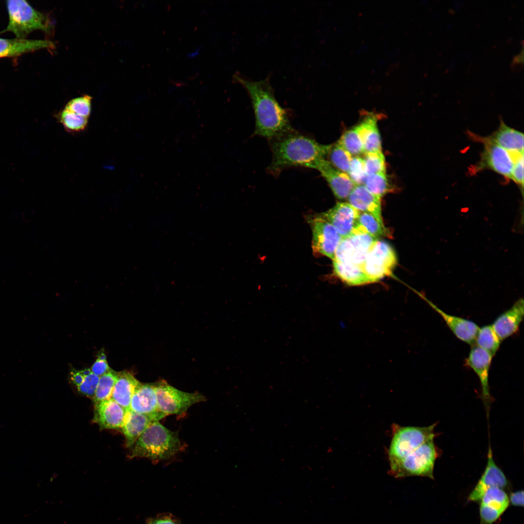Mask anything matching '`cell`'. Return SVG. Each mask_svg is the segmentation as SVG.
<instances>
[{
	"label": "cell",
	"instance_id": "cell-9",
	"mask_svg": "<svg viewBox=\"0 0 524 524\" xmlns=\"http://www.w3.org/2000/svg\"><path fill=\"white\" fill-rule=\"evenodd\" d=\"M482 141L484 144V150L475 168L478 170L488 168L510 179L515 159L524 153L510 152L487 138Z\"/></svg>",
	"mask_w": 524,
	"mask_h": 524
},
{
	"label": "cell",
	"instance_id": "cell-26",
	"mask_svg": "<svg viewBox=\"0 0 524 524\" xmlns=\"http://www.w3.org/2000/svg\"><path fill=\"white\" fill-rule=\"evenodd\" d=\"M354 229L366 232L376 239L389 236L390 234L382 217L368 212H359Z\"/></svg>",
	"mask_w": 524,
	"mask_h": 524
},
{
	"label": "cell",
	"instance_id": "cell-1",
	"mask_svg": "<svg viewBox=\"0 0 524 524\" xmlns=\"http://www.w3.org/2000/svg\"><path fill=\"white\" fill-rule=\"evenodd\" d=\"M234 81L248 94L255 117L254 133L271 140L293 131L287 113L276 99L269 77L259 81L244 78L236 73Z\"/></svg>",
	"mask_w": 524,
	"mask_h": 524
},
{
	"label": "cell",
	"instance_id": "cell-27",
	"mask_svg": "<svg viewBox=\"0 0 524 524\" xmlns=\"http://www.w3.org/2000/svg\"><path fill=\"white\" fill-rule=\"evenodd\" d=\"M479 503L480 505L496 509L502 513L509 505L508 496L506 491L496 487L486 490Z\"/></svg>",
	"mask_w": 524,
	"mask_h": 524
},
{
	"label": "cell",
	"instance_id": "cell-24",
	"mask_svg": "<svg viewBox=\"0 0 524 524\" xmlns=\"http://www.w3.org/2000/svg\"><path fill=\"white\" fill-rule=\"evenodd\" d=\"M511 153H524V134L501 122L499 128L487 138Z\"/></svg>",
	"mask_w": 524,
	"mask_h": 524
},
{
	"label": "cell",
	"instance_id": "cell-7",
	"mask_svg": "<svg viewBox=\"0 0 524 524\" xmlns=\"http://www.w3.org/2000/svg\"><path fill=\"white\" fill-rule=\"evenodd\" d=\"M158 409L165 416L182 415L192 405L205 401V397L198 392L180 391L164 380L155 383Z\"/></svg>",
	"mask_w": 524,
	"mask_h": 524
},
{
	"label": "cell",
	"instance_id": "cell-3",
	"mask_svg": "<svg viewBox=\"0 0 524 524\" xmlns=\"http://www.w3.org/2000/svg\"><path fill=\"white\" fill-rule=\"evenodd\" d=\"M131 447V458H144L159 462L174 456L182 450L183 445L177 432L154 421Z\"/></svg>",
	"mask_w": 524,
	"mask_h": 524
},
{
	"label": "cell",
	"instance_id": "cell-41",
	"mask_svg": "<svg viewBox=\"0 0 524 524\" xmlns=\"http://www.w3.org/2000/svg\"><path fill=\"white\" fill-rule=\"evenodd\" d=\"M510 179L523 187L524 185V154L515 159Z\"/></svg>",
	"mask_w": 524,
	"mask_h": 524
},
{
	"label": "cell",
	"instance_id": "cell-5",
	"mask_svg": "<svg viewBox=\"0 0 524 524\" xmlns=\"http://www.w3.org/2000/svg\"><path fill=\"white\" fill-rule=\"evenodd\" d=\"M9 22L6 31L13 33L18 39H25L31 32L41 30L49 33L52 24L43 13L34 9L24 0L6 1Z\"/></svg>",
	"mask_w": 524,
	"mask_h": 524
},
{
	"label": "cell",
	"instance_id": "cell-13",
	"mask_svg": "<svg viewBox=\"0 0 524 524\" xmlns=\"http://www.w3.org/2000/svg\"><path fill=\"white\" fill-rule=\"evenodd\" d=\"M359 213L349 203L338 202L321 215L334 227L342 238H345L352 233Z\"/></svg>",
	"mask_w": 524,
	"mask_h": 524
},
{
	"label": "cell",
	"instance_id": "cell-14",
	"mask_svg": "<svg viewBox=\"0 0 524 524\" xmlns=\"http://www.w3.org/2000/svg\"><path fill=\"white\" fill-rule=\"evenodd\" d=\"M314 169L320 172L339 199L347 198L356 185L347 174L336 169L326 159L318 162Z\"/></svg>",
	"mask_w": 524,
	"mask_h": 524
},
{
	"label": "cell",
	"instance_id": "cell-29",
	"mask_svg": "<svg viewBox=\"0 0 524 524\" xmlns=\"http://www.w3.org/2000/svg\"><path fill=\"white\" fill-rule=\"evenodd\" d=\"M117 373L111 369L99 377L93 398L95 404L111 398L113 389L117 377Z\"/></svg>",
	"mask_w": 524,
	"mask_h": 524
},
{
	"label": "cell",
	"instance_id": "cell-19",
	"mask_svg": "<svg viewBox=\"0 0 524 524\" xmlns=\"http://www.w3.org/2000/svg\"><path fill=\"white\" fill-rule=\"evenodd\" d=\"M53 42L47 40L0 38V58L13 57L43 49H54Z\"/></svg>",
	"mask_w": 524,
	"mask_h": 524
},
{
	"label": "cell",
	"instance_id": "cell-12",
	"mask_svg": "<svg viewBox=\"0 0 524 524\" xmlns=\"http://www.w3.org/2000/svg\"><path fill=\"white\" fill-rule=\"evenodd\" d=\"M493 357L488 351L474 345L465 360V365L470 367L479 378L482 398L487 408L491 401L489 377Z\"/></svg>",
	"mask_w": 524,
	"mask_h": 524
},
{
	"label": "cell",
	"instance_id": "cell-34",
	"mask_svg": "<svg viewBox=\"0 0 524 524\" xmlns=\"http://www.w3.org/2000/svg\"><path fill=\"white\" fill-rule=\"evenodd\" d=\"M363 158L367 175L386 173L385 157L382 151L365 153Z\"/></svg>",
	"mask_w": 524,
	"mask_h": 524
},
{
	"label": "cell",
	"instance_id": "cell-8",
	"mask_svg": "<svg viewBox=\"0 0 524 524\" xmlns=\"http://www.w3.org/2000/svg\"><path fill=\"white\" fill-rule=\"evenodd\" d=\"M397 263L393 247L385 241L377 240L368 252L361 268L373 283L391 276Z\"/></svg>",
	"mask_w": 524,
	"mask_h": 524
},
{
	"label": "cell",
	"instance_id": "cell-20",
	"mask_svg": "<svg viewBox=\"0 0 524 524\" xmlns=\"http://www.w3.org/2000/svg\"><path fill=\"white\" fill-rule=\"evenodd\" d=\"M347 198L348 203L359 212L382 217L380 197L370 192L364 185H356Z\"/></svg>",
	"mask_w": 524,
	"mask_h": 524
},
{
	"label": "cell",
	"instance_id": "cell-33",
	"mask_svg": "<svg viewBox=\"0 0 524 524\" xmlns=\"http://www.w3.org/2000/svg\"><path fill=\"white\" fill-rule=\"evenodd\" d=\"M337 142L351 155L357 156L364 153L363 143L356 126L344 132Z\"/></svg>",
	"mask_w": 524,
	"mask_h": 524
},
{
	"label": "cell",
	"instance_id": "cell-22",
	"mask_svg": "<svg viewBox=\"0 0 524 524\" xmlns=\"http://www.w3.org/2000/svg\"><path fill=\"white\" fill-rule=\"evenodd\" d=\"M140 382L130 372L117 373L111 398L125 410L130 409L133 395Z\"/></svg>",
	"mask_w": 524,
	"mask_h": 524
},
{
	"label": "cell",
	"instance_id": "cell-17",
	"mask_svg": "<svg viewBox=\"0 0 524 524\" xmlns=\"http://www.w3.org/2000/svg\"><path fill=\"white\" fill-rule=\"evenodd\" d=\"M524 299L516 301L508 310L499 315L491 325L501 341L518 330L524 315Z\"/></svg>",
	"mask_w": 524,
	"mask_h": 524
},
{
	"label": "cell",
	"instance_id": "cell-31",
	"mask_svg": "<svg viewBox=\"0 0 524 524\" xmlns=\"http://www.w3.org/2000/svg\"><path fill=\"white\" fill-rule=\"evenodd\" d=\"M328 156L334 167L347 174L352 156L338 142L332 145Z\"/></svg>",
	"mask_w": 524,
	"mask_h": 524
},
{
	"label": "cell",
	"instance_id": "cell-23",
	"mask_svg": "<svg viewBox=\"0 0 524 524\" xmlns=\"http://www.w3.org/2000/svg\"><path fill=\"white\" fill-rule=\"evenodd\" d=\"M377 115L368 113L356 127L361 137L364 153L381 151L380 135L377 126Z\"/></svg>",
	"mask_w": 524,
	"mask_h": 524
},
{
	"label": "cell",
	"instance_id": "cell-36",
	"mask_svg": "<svg viewBox=\"0 0 524 524\" xmlns=\"http://www.w3.org/2000/svg\"><path fill=\"white\" fill-rule=\"evenodd\" d=\"M92 99V97L87 95L77 97L69 100L65 108L88 118L91 111Z\"/></svg>",
	"mask_w": 524,
	"mask_h": 524
},
{
	"label": "cell",
	"instance_id": "cell-35",
	"mask_svg": "<svg viewBox=\"0 0 524 524\" xmlns=\"http://www.w3.org/2000/svg\"><path fill=\"white\" fill-rule=\"evenodd\" d=\"M348 238L355 250L366 254L375 242L378 240L366 232L356 229H353Z\"/></svg>",
	"mask_w": 524,
	"mask_h": 524
},
{
	"label": "cell",
	"instance_id": "cell-15",
	"mask_svg": "<svg viewBox=\"0 0 524 524\" xmlns=\"http://www.w3.org/2000/svg\"><path fill=\"white\" fill-rule=\"evenodd\" d=\"M130 409L159 421L165 415L158 409L155 383H140L132 397Z\"/></svg>",
	"mask_w": 524,
	"mask_h": 524
},
{
	"label": "cell",
	"instance_id": "cell-30",
	"mask_svg": "<svg viewBox=\"0 0 524 524\" xmlns=\"http://www.w3.org/2000/svg\"><path fill=\"white\" fill-rule=\"evenodd\" d=\"M57 117L66 130L69 132H79L84 131L88 123V118L80 116L64 108Z\"/></svg>",
	"mask_w": 524,
	"mask_h": 524
},
{
	"label": "cell",
	"instance_id": "cell-16",
	"mask_svg": "<svg viewBox=\"0 0 524 524\" xmlns=\"http://www.w3.org/2000/svg\"><path fill=\"white\" fill-rule=\"evenodd\" d=\"M422 298L440 314L457 338L472 346L475 345L479 328L477 324L470 320L448 314L427 298Z\"/></svg>",
	"mask_w": 524,
	"mask_h": 524
},
{
	"label": "cell",
	"instance_id": "cell-10",
	"mask_svg": "<svg viewBox=\"0 0 524 524\" xmlns=\"http://www.w3.org/2000/svg\"><path fill=\"white\" fill-rule=\"evenodd\" d=\"M313 252L327 256L332 261L336 249L342 239L334 227L321 215L311 220Z\"/></svg>",
	"mask_w": 524,
	"mask_h": 524
},
{
	"label": "cell",
	"instance_id": "cell-46",
	"mask_svg": "<svg viewBox=\"0 0 524 524\" xmlns=\"http://www.w3.org/2000/svg\"><path fill=\"white\" fill-rule=\"evenodd\" d=\"M513 63H516H516L517 64L518 63H523V52L521 54H519V55H516L515 56V57L514 58L513 60Z\"/></svg>",
	"mask_w": 524,
	"mask_h": 524
},
{
	"label": "cell",
	"instance_id": "cell-4",
	"mask_svg": "<svg viewBox=\"0 0 524 524\" xmlns=\"http://www.w3.org/2000/svg\"><path fill=\"white\" fill-rule=\"evenodd\" d=\"M438 455L434 439H431L401 459L390 463L388 473L396 478L421 476L434 479L433 471Z\"/></svg>",
	"mask_w": 524,
	"mask_h": 524
},
{
	"label": "cell",
	"instance_id": "cell-38",
	"mask_svg": "<svg viewBox=\"0 0 524 524\" xmlns=\"http://www.w3.org/2000/svg\"><path fill=\"white\" fill-rule=\"evenodd\" d=\"M84 375L82 383L77 388L79 393L93 398L99 381V377L93 373L90 369L82 370Z\"/></svg>",
	"mask_w": 524,
	"mask_h": 524
},
{
	"label": "cell",
	"instance_id": "cell-28",
	"mask_svg": "<svg viewBox=\"0 0 524 524\" xmlns=\"http://www.w3.org/2000/svg\"><path fill=\"white\" fill-rule=\"evenodd\" d=\"M501 341L491 325L479 327L475 345L494 356L499 349Z\"/></svg>",
	"mask_w": 524,
	"mask_h": 524
},
{
	"label": "cell",
	"instance_id": "cell-37",
	"mask_svg": "<svg viewBox=\"0 0 524 524\" xmlns=\"http://www.w3.org/2000/svg\"><path fill=\"white\" fill-rule=\"evenodd\" d=\"M347 175L356 185H363L367 175L362 158L352 157Z\"/></svg>",
	"mask_w": 524,
	"mask_h": 524
},
{
	"label": "cell",
	"instance_id": "cell-44",
	"mask_svg": "<svg viewBox=\"0 0 524 524\" xmlns=\"http://www.w3.org/2000/svg\"><path fill=\"white\" fill-rule=\"evenodd\" d=\"M84 375L82 370L77 371L73 370L70 373V379L74 384L78 387L83 382Z\"/></svg>",
	"mask_w": 524,
	"mask_h": 524
},
{
	"label": "cell",
	"instance_id": "cell-2",
	"mask_svg": "<svg viewBox=\"0 0 524 524\" xmlns=\"http://www.w3.org/2000/svg\"><path fill=\"white\" fill-rule=\"evenodd\" d=\"M272 140V159L268 170L273 174L291 166L314 169L318 162L326 159L332 146L293 131Z\"/></svg>",
	"mask_w": 524,
	"mask_h": 524
},
{
	"label": "cell",
	"instance_id": "cell-11",
	"mask_svg": "<svg viewBox=\"0 0 524 524\" xmlns=\"http://www.w3.org/2000/svg\"><path fill=\"white\" fill-rule=\"evenodd\" d=\"M493 487L503 489L506 491L510 489L511 485L504 472L496 464L493 458L491 448L490 447L485 469L469 494L468 501L479 503L485 491Z\"/></svg>",
	"mask_w": 524,
	"mask_h": 524
},
{
	"label": "cell",
	"instance_id": "cell-40",
	"mask_svg": "<svg viewBox=\"0 0 524 524\" xmlns=\"http://www.w3.org/2000/svg\"><path fill=\"white\" fill-rule=\"evenodd\" d=\"M500 511L490 508L487 506L480 505L479 507V524H492L496 522L503 514Z\"/></svg>",
	"mask_w": 524,
	"mask_h": 524
},
{
	"label": "cell",
	"instance_id": "cell-43",
	"mask_svg": "<svg viewBox=\"0 0 524 524\" xmlns=\"http://www.w3.org/2000/svg\"><path fill=\"white\" fill-rule=\"evenodd\" d=\"M509 502L512 505L516 507L524 506V491H517L512 492L508 497Z\"/></svg>",
	"mask_w": 524,
	"mask_h": 524
},
{
	"label": "cell",
	"instance_id": "cell-45",
	"mask_svg": "<svg viewBox=\"0 0 524 524\" xmlns=\"http://www.w3.org/2000/svg\"><path fill=\"white\" fill-rule=\"evenodd\" d=\"M148 524H178L169 516H160L150 520Z\"/></svg>",
	"mask_w": 524,
	"mask_h": 524
},
{
	"label": "cell",
	"instance_id": "cell-25",
	"mask_svg": "<svg viewBox=\"0 0 524 524\" xmlns=\"http://www.w3.org/2000/svg\"><path fill=\"white\" fill-rule=\"evenodd\" d=\"M333 266L335 275L348 285H360L372 283L360 266L350 262H342L336 261H333Z\"/></svg>",
	"mask_w": 524,
	"mask_h": 524
},
{
	"label": "cell",
	"instance_id": "cell-42",
	"mask_svg": "<svg viewBox=\"0 0 524 524\" xmlns=\"http://www.w3.org/2000/svg\"><path fill=\"white\" fill-rule=\"evenodd\" d=\"M110 369L104 352L98 354V358L90 369L93 373L99 377L108 372Z\"/></svg>",
	"mask_w": 524,
	"mask_h": 524
},
{
	"label": "cell",
	"instance_id": "cell-39",
	"mask_svg": "<svg viewBox=\"0 0 524 524\" xmlns=\"http://www.w3.org/2000/svg\"><path fill=\"white\" fill-rule=\"evenodd\" d=\"M355 249L349 239L347 237L342 238L340 242L335 253L333 261L342 262H349Z\"/></svg>",
	"mask_w": 524,
	"mask_h": 524
},
{
	"label": "cell",
	"instance_id": "cell-32",
	"mask_svg": "<svg viewBox=\"0 0 524 524\" xmlns=\"http://www.w3.org/2000/svg\"><path fill=\"white\" fill-rule=\"evenodd\" d=\"M363 185L370 192L380 198L392 190L386 173L367 175Z\"/></svg>",
	"mask_w": 524,
	"mask_h": 524
},
{
	"label": "cell",
	"instance_id": "cell-6",
	"mask_svg": "<svg viewBox=\"0 0 524 524\" xmlns=\"http://www.w3.org/2000/svg\"><path fill=\"white\" fill-rule=\"evenodd\" d=\"M436 424L425 427L392 425V438L388 449L389 463L404 458L425 442L434 439Z\"/></svg>",
	"mask_w": 524,
	"mask_h": 524
},
{
	"label": "cell",
	"instance_id": "cell-18",
	"mask_svg": "<svg viewBox=\"0 0 524 524\" xmlns=\"http://www.w3.org/2000/svg\"><path fill=\"white\" fill-rule=\"evenodd\" d=\"M126 410L112 398L95 404L94 422L102 429L121 428Z\"/></svg>",
	"mask_w": 524,
	"mask_h": 524
},
{
	"label": "cell",
	"instance_id": "cell-21",
	"mask_svg": "<svg viewBox=\"0 0 524 524\" xmlns=\"http://www.w3.org/2000/svg\"><path fill=\"white\" fill-rule=\"evenodd\" d=\"M156 421L147 415L127 410L121 427L125 438V444L131 447L138 438L153 422Z\"/></svg>",
	"mask_w": 524,
	"mask_h": 524
}]
</instances>
